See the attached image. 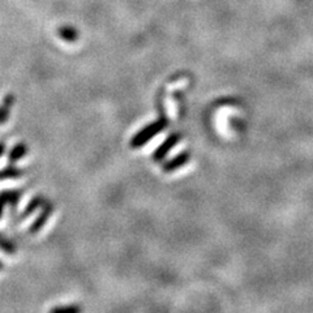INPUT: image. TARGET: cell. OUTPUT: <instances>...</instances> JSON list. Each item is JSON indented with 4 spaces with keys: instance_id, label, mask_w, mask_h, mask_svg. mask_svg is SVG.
<instances>
[{
    "instance_id": "cell-9",
    "label": "cell",
    "mask_w": 313,
    "mask_h": 313,
    "mask_svg": "<svg viewBox=\"0 0 313 313\" xmlns=\"http://www.w3.org/2000/svg\"><path fill=\"white\" fill-rule=\"evenodd\" d=\"M0 196H3L7 204H11L12 206H15L20 201L21 192L20 191H3V192H0Z\"/></svg>"
},
{
    "instance_id": "cell-14",
    "label": "cell",
    "mask_w": 313,
    "mask_h": 313,
    "mask_svg": "<svg viewBox=\"0 0 313 313\" xmlns=\"http://www.w3.org/2000/svg\"><path fill=\"white\" fill-rule=\"evenodd\" d=\"M4 152H6V144H4V142H0V157L3 155Z\"/></svg>"
},
{
    "instance_id": "cell-1",
    "label": "cell",
    "mask_w": 313,
    "mask_h": 313,
    "mask_svg": "<svg viewBox=\"0 0 313 313\" xmlns=\"http://www.w3.org/2000/svg\"><path fill=\"white\" fill-rule=\"evenodd\" d=\"M169 124V121L164 118H161L159 120H155L153 123L148 124L141 131H138L135 136L131 140V148L132 149H138V148H142L147 142H149L150 140L155 137L157 135L162 132Z\"/></svg>"
},
{
    "instance_id": "cell-5",
    "label": "cell",
    "mask_w": 313,
    "mask_h": 313,
    "mask_svg": "<svg viewBox=\"0 0 313 313\" xmlns=\"http://www.w3.org/2000/svg\"><path fill=\"white\" fill-rule=\"evenodd\" d=\"M58 35L68 44H73L78 39V32L73 26H61L58 29Z\"/></svg>"
},
{
    "instance_id": "cell-11",
    "label": "cell",
    "mask_w": 313,
    "mask_h": 313,
    "mask_svg": "<svg viewBox=\"0 0 313 313\" xmlns=\"http://www.w3.org/2000/svg\"><path fill=\"white\" fill-rule=\"evenodd\" d=\"M52 312H78L80 307H76V305H69V307H56L52 308Z\"/></svg>"
},
{
    "instance_id": "cell-15",
    "label": "cell",
    "mask_w": 313,
    "mask_h": 313,
    "mask_svg": "<svg viewBox=\"0 0 313 313\" xmlns=\"http://www.w3.org/2000/svg\"><path fill=\"white\" fill-rule=\"evenodd\" d=\"M0 270H3V264L0 262Z\"/></svg>"
},
{
    "instance_id": "cell-3",
    "label": "cell",
    "mask_w": 313,
    "mask_h": 313,
    "mask_svg": "<svg viewBox=\"0 0 313 313\" xmlns=\"http://www.w3.org/2000/svg\"><path fill=\"white\" fill-rule=\"evenodd\" d=\"M52 212H54V205H51L50 202H45V205L42 206V213H40L39 216L37 217V219H35L34 222H33L32 224H30L29 227V233L30 234H38L40 230H42V227L46 224L47 219H49V217L51 216Z\"/></svg>"
},
{
    "instance_id": "cell-12",
    "label": "cell",
    "mask_w": 313,
    "mask_h": 313,
    "mask_svg": "<svg viewBox=\"0 0 313 313\" xmlns=\"http://www.w3.org/2000/svg\"><path fill=\"white\" fill-rule=\"evenodd\" d=\"M8 115H9V109H7L6 106L0 107V124L6 123L8 120Z\"/></svg>"
},
{
    "instance_id": "cell-6",
    "label": "cell",
    "mask_w": 313,
    "mask_h": 313,
    "mask_svg": "<svg viewBox=\"0 0 313 313\" xmlns=\"http://www.w3.org/2000/svg\"><path fill=\"white\" fill-rule=\"evenodd\" d=\"M45 202H46V200H45L44 196H35L34 198H32V201L26 205L25 210H24V213L21 214V218H23V219L28 218V217H29L30 214H33L35 210L39 209L40 206H44Z\"/></svg>"
},
{
    "instance_id": "cell-8",
    "label": "cell",
    "mask_w": 313,
    "mask_h": 313,
    "mask_svg": "<svg viewBox=\"0 0 313 313\" xmlns=\"http://www.w3.org/2000/svg\"><path fill=\"white\" fill-rule=\"evenodd\" d=\"M24 175V171L16 166H7L0 170V180H8V179H18Z\"/></svg>"
},
{
    "instance_id": "cell-13",
    "label": "cell",
    "mask_w": 313,
    "mask_h": 313,
    "mask_svg": "<svg viewBox=\"0 0 313 313\" xmlns=\"http://www.w3.org/2000/svg\"><path fill=\"white\" fill-rule=\"evenodd\" d=\"M7 201L4 200L3 196H0V218H2V216H3V212H4V207H6Z\"/></svg>"
},
{
    "instance_id": "cell-4",
    "label": "cell",
    "mask_w": 313,
    "mask_h": 313,
    "mask_svg": "<svg viewBox=\"0 0 313 313\" xmlns=\"http://www.w3.org/2000/svg\"><path fill=\"white\" fill-rule=\"evenodd\" d=\"M190 153L181 152L180 154H178L176 157L169 159V161L163 164L162 170H163V173H173V171H176L178 169L183 167L184 164L190 161Z\"/></svg>"
},
{
    "instance_id": "cell-2",
    "label": "cell",
    "mask_w": 313,
    "mask_h": 313,
    "mask_svg": "<svg viewBox=\"0 0 313 313\" xmlns=\"http://www.w3.org/2000/svg\"><path fill=\"white\" fill-rule=\"evenodd\" d=\"M180 140H181L180 133L178 132L171 133V135H170L169 137H167L166 140H164L163 142L154 150V153H153V161L154 162L163 161V159L166 158V155L173 150V148L175 147Z\"/></svg>"
},
{
    "instance_id": "cell-10",
    "label": "cell",
    "mask_w": 313,
    "mask_h": 313,
    "mask_svg": "<svg viewBox=\"0 0 313 313\" xmlns=\"http://www.w3.org/2000/svg\"><path fill=\"white\" fill-rule=\"evenodd\" d=\"M0 249L8 253V255H13V253H16V245L11 240L0 235Z\"/></svg>"
},
{
    "instance_id": "cell-7",
    "label": "cell",
    "mask_w": 313,
    "mask_h": 313,
    "mask_svg": "<svg viewBox=\"0 0 313 313\" xmlns=\"http://www.w3.org/2000/svg\"><path fill=\"white\" fill-rule=\"evenodd\" d=\"M26 153H28V148H26V145L24 144V142H18V144H16L15 147L12 148L11 152H9L8 162L15 163V162L20 161L21 158L25 157Z\"/></svg>"
}]
</instances>
